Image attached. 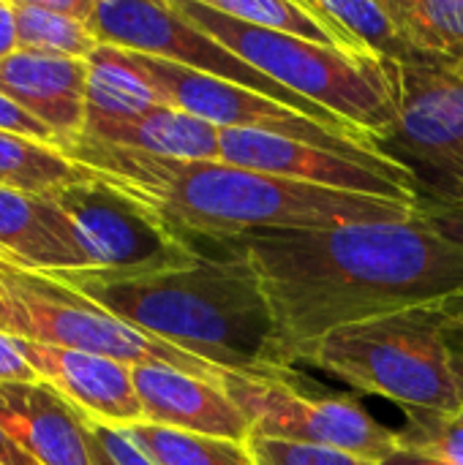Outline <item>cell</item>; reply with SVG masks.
Wrapping results in <instances>:
<instances>
[{"instance_id":"83f0119b","label":"cell","mask_w":463,"mask_h":465,"mask_svg":"<svg viewBox=\"0 0 463 465\" xmlns=\"http://www.w3.org/2000/svg\"><path fill=\"white\" fill-rule=\"evenodd\" d=\"M85 425H87L93 444L98 447V452L106 458L109 465H156L136 447V441L128 436L126 428H112V425L96 422L90 417H85Z\"/></svg>"},{"instance_id":"8992f818","label":"cell","mask_w":463,"mask_h":465,"mask_svg":"<svg viewBox=\"0 0 463 465\" xmlns=\"http://www.w3.org/2000/svg\"><path fill=\"white\" fill-rule=\"evenodd\" d=\"M0 332L30 343L106 357L128 368L169 365L213 384H218L224 371L5 259H0Z\"/></svg>"},{"instance_id":"2e32d148","label":"cell","mask_w":463,"mask_h":465,"mask_svg":"<svg viewBox=\"0 0 463 465\" xmlns=\"http://www.w3.org/2000/svg\"><path fill=\"white\" fill-rule=\"evenodd\" d=\"M0 93L44 123L60 147L82 136L87 120V63L16 49L0 63Z\"/></svg>"},{"instance_id":"ffe728a7","label":"cell","mask_w":463,"mask_h":465,"mask_svg":"<svg viewBox=\"0 0 463 465\" xmlns=\"http://www.w3.org/2000/svg\"><path fill=\"white\" fill-rule=\"evenodd\" d=\"M338 38L344 54L366 63L409 60L385 0H303Z\"/></svg>"},{"instance_id":"836d02e7","label":"cell","mask_w":463,"mask_h":465,"mask_svg":"<svg viewBox=\"0 0 463 465\" xmlns=\"http://www.w3.org/2000/svg\"><path fill=\"white\" fill-rule=\"evenodd\" d=\"M379 465H450V463H439V460H428V458H420V455H412V452H393L388 460H382Z\"/></svg>"},{"instance_id":"1f68e13d","label":"cell","mask_w":463,"mask_h":465,"mask_svg":"<svg viewBox=\"0 0 463 465\" xmlns=\"http://www.w3.org/2000/svg\"><path fill=\"white\" fill-rule=\"evenodd\" d=\"M445 343L453 360H463V297H458L450 308L445 322Z\"/></svg>"},{"instance_id":"52a82bcc","label":"cell","mask_w":463,"mask_h":465,"mask_svg":"<svg viewBox=\"0 0 463 465\" xmlns=\"http://www.w3.org/2000/svg\"><path fill=\"white\" fill-rule=\"evenodd\" d=\"M393 120L374 147L409 172L423 202L463 213V79L428 60H382Z\"/></svg>"},{"instance_id":"30bf717a","label":"cell","mask_w":463,"mask_h":465,"mask_svg":"<svg viewBox=\"0 0 463 465\" xmlns=\"http://www.w3.org/2000/svg\"><path fill=\"white\" fill-rule=\"evenodd\" d=\"M134 65L147 76V82L158 90L166 106H175L180 112H188L218 131H251V134H270V136H284V139H297L306 144L327 147L344 155H352L357 161H366L377 169H390V172H407L396 161L385 158L382 153L360 144L357 139H349L262 93L246 90L240 84L191 71L186 65L161 60V57H147L128 52ZM409 174V172H407Z\"/></svg>"},{"instance_id":"e575fe53","label":"cell","mask_w":463,"mask_h":465,"mask_svg":"<svg viewBox=\"0 0 463 465\" xmlns=\"http://www.w3.org/2000/svg\"><path fill=\"white\" fill-rule=\"evenodd\" d=\"M453 376H456V387H458V398L463 406V360H453Z\"/></svg>"},{"instance_id":"d4e9b609","label":"cell","mask_w":463,"mask_h":465,"mask_svg":"<svg viewBox=\"0 0 463 465\" xmlns=\"http://www.w3.org/2000/svg\"><path fill=\"white\" fill-rule=\"evenodd\" d=\"M216 11L240 19L246 25L270 30V33H281V35H292V38H303L319 46H330V49H341L338 38L300 3H289V0H207ZM349 57V54H347Z\"/></svg>"},{"instance_id":"ba28073f","label":"cell","mask_w":463,"mask_h":465,"mask_svg":"<svg viewBox=\"0 0 463 465\" xmlns=\"http://www.w3.org/2000/svg\"><path fill=\"white\" fill-rule=\"evenodd\" d=\"M46 223L76 262L93 272H142L180 267L199 248L169 232L145 204L98 177L41 196Z\"/></svg>"},{"instance_id":"4316f807","label":"cell","mask_w":463,"mask_h":465,"mask_svg":"<svg viewBox=\"0 0 463 465\" xmlns=\"http://www.w3.org/2000/svg\"><path fill=\"white\" fill-rule=\"evenodd\" d=\"M246 447L254 458V465H379L360 455L330 450V447L292 444V441H276L262 436H251Z\"/></svg>"},{"instance_id":"5bb4252c","label":"cell","mask_w":463,"mask_h":465,"mask_svg":"<svg viewBox=\"0 0 463 465\" xmlns=\"http://www.w3.org/2000/svg\"><path fill=\"white\" fill-rule=\"evenodd\" d=\"M134 387L145 422L186 433L213 436L246 444L251 425L237 403L213 381L183 373L169 365L134 368Z\"/></svg>"},{"instance_id":"6da1fadb","label":"cell","mask_w":463,"mask_h":465,"mask_svg":"<svg viewBox=\"0 0 463 465\" xmlns=\"http://www.w3.org/2000/svg\"><path fill=\"white\" fill-rule=\"evenodd\" d=\"M237 242L273 311L276 362L292 376L300 354L338 327L463 297V213L437 202L407 221Z\"/></svg>"},{"instance_id":"d6986e66","label":"cell","mask_w":463,"mask_h":465,"mask_svg":"<svg viewBox=\"0 0 463 465\" xmlns=\"http://www.w3.org/2000/svg\"><path fill=\"white\" fill-rule=\"evenodd\" d=\"M87 63V123L134 120L166 106L128 52L98 44Z\"/></svg>"},{"instance_id":"d6a6232c","label":"cell","mask_w":463,"mask_h":465,"mask_svg":"<svg viewBox=\"0 0 463 465\" xmlns=\"http://www.w3.org/2000/svg\"><path fill=\"white\" fill-rule=\"evenodd\" d=\"M16 52V16L14 3L0 0V63Z\"/></svg>"},{"instance_id":"d590c367","label":"cell","mask_w":463,"mask_h":465,"mask_svg":"<svg viewBox=\"0 0 463 465\" xmlns=\"http://www.w3.org/2000/svg\"><path fill=\"white\" fill-rule=\"evenodd\" d=\"M90 447H93V458H96V465H109V463H106V458H104V455L98 452V447L93 444V439H90Z\"/></svg>"},{"instance_id":"7a4b0ae2","label":"cell","mask_w":463,"mask_h":465,"mask_svg":"<svg viewBox=\"0 0 463 465\" xmlns=\"http://www.w3.org/2000/svg\"><path fill=\"white\" fill-rule=\"evenodd\" d=\"M93 177L145 204L169 232L226 245L259 232H325L407 221L423 204L306 185L224 161H169L76 136L60 147ZM194 245V242H191Z\"/></svg>"},{"instance_id":"8d00e7d4","label":"cell","mask_w":463,"mask_h":465,"mask_svg":"<svg viewBox=\"0 0 463 465\" xmlns=\"http://www.w3.org/2000/svg\"><path fill=\"white\" fill-rule=\"evenodd\" d=\"M445 68H450L453 74H458V76L463 79V63H456V65H445Z\"/></svg>"},{"instance_id":"603a6c76","label":"cell","mask_w":463,"mask_h":465,"mask_svg":"<svg viewBox=\"0 0 463 465\" xmlns=\"http://www.w3.org/2000/svg\"><path fill=\"white\" fill-rule=\"evenodd\" d=\"M156 465H254L246 444L139 422L126 428Z\"/></svg>"},{"instance_id":"484cf974","label":"cell","mask_w":463,"mask_h":465,"mask_svg":"<svg viewBox=\"0 0 463 465\" xmlns=\"http://www.w3.org/2000/svg\"><path fill=\"white\" fill-rule=\"evenodd\" d=\"M398 450L439 460L463 465V420L461 414L439 411H407L404 428L396 430Z\"/></svg>"},{"instance_id":"4dcf8cb0","label":"cell","mask_w":463,"mask_h":465,"mask_svg":"<svg viewBox=\"0 0 463 465\" xmlns=\"http://www.w3.org/2000/svg\"><path fill=\"white\" fill-rule=\"evenodd\" d=\"M41 8L57 14V16H65V19H74V22H82L87 25L90 16H93V8H96V0H35Z\"/></svg>"},{"instance_id":"ac0fdd59","label":"cell","mask_w":463,"mask_h":465,"mask_svg":"<svg viewBox=\"0 0 463 465\" xmlns=\"http://www.w3.org/2000/svg\"><path fill=\"white\" fill-rule=\"evenodd\" d=\"M0 259L35 275L76 270V262L46 223L41 196L5 185H0Z\"/></svg>"},{"instance_id":"7c38bea8","label":"cell","mask_w":463,"mask_h":465,"mask_svg":"<svg viewBox=\"0 0 463 465\" xmlns=\"http://www.w3.org/2000/svg\"><path fill=\"white\" fill-rule=\"evenodd\" d=\"M221 161L306 185L366 193L415 207L423 204V196L407 172L377 169L352 155L297 139L251 131H221Z\"/></svg>"},{"instance_id":"cb8c5ba5","label":"cell","mask_w":463,"mask_h":465,"mask_svg":"<svg viewBox=\"0 0 463 465\" xmlns=\"http://www.w3.org/2000/svg\"><path fill=\"white\" fill-rule=\"evenodd\" d=\"M14 16H16V49L22 52L87 60L98 49V41L87 25L57 16L41 8L35 0H14Z\"/></svg>"},{"instance_id":"5b68a950","label":"cell","mask_w":463,"mask_h":465,"mask_svg":"<svg viewBox=\"0 0 463 465\" xmlns=\"http://www.w3.org/2000/svg\"><path fill=\"white\" fill-rule=\"evenodd\" d=\"M177 11L248 65L297 93L300 98L333 112L344 123L371 134L393 120L390 90L382 63H366L303 38L270 33L216 11L207 0H175Z\"/></svg>"},{"instance_id":"7402d4cb","label":"cell","mask_w":463,"mask_h":465,"mask_svg":"<svg viewBox=\"0 0 463 465\" xmlns=\"http://www.w3.org/2000/svg\"><path fill=\"white\" fill-rule=\"evenodd\" d=\"M90 177L93 174L60 147L0 131V185L44 196Z\"/></svg>"},{"instance_id":"3957f363","label":"cell","mask_w":463,"mask_h":465,"mask_svg":"<svg viewBox=\"0 0 463 465\" xmlns=\"http://www.w3.org/2000/svg\"><path fill=\"white\" fill-rule=\"evenodd\" d=\"M90 300L136 330L177 346L216 368L287 381L276 362V322L262 281L243 251L226 242L180 267L142 272H52L44 275Z\"/></svg>"},{"instance_id":"8fae6325","label":"cell","mask_w":463,"mask_h":465,"mask_svg":"<svg viewBox=\"0 0 463 465\" xmlns=\"http://www.w3.org/2000/svg\"><path fill=\"white\" fill-rule=\"evenodd\" d=\"M218 387L237 403L251 436L330 447L382 463L398 452L396 430L349 398H306L287 381L221 371Z\"/></svg>"},{"instance_id":"4fadbf2b","label":"cell","mask_w":463,"mask_h":465,"mask_svg":"<svg viewBox=\"0 0 463 465\" xmlns=\"http://www.w3.org/2000/svg\"><path fill=\"white\" fill-rule=\"evenodd\" d=\"M14 341L35 379L60 392L85 417L112 428H131L145 422V411L134 387V368L85 351L30 343L19 338Z\"/></svg>"},{"instance_id":"74e56055","label":"cell","mask_w":463,"mask_h":465,"mask_svg":"<svg viewBox=\"0 0 463 465\" xmlns=\"http://www.w3.org/2000/svg\"><path fill=\"white\" fill-rule=\"evenodd\" d=\"M461 420H463V409H461Z\"/></svg>"},{"instance_id":"f546056e","label":"cell","mask_w":463,"mask_h":465,"mask_svg":"<svg viewBox=\"0 0 463 465\" xmlns=\"http://www.w3.org/2000/svg\"><path fill=\"white\" fill-rule=\"evenodd\" d=\"M38 381L33 368L16 349V341L0 332V384H30Z\"/></svg>"},{"instance_id":"44dd1931","label":"cell","mask_w":463,"mask_h":465,"mask_svg":"<svg viewBox=\"0 0 463 465\" xmlns=\"http://www.w3.org/2000/svg\"><path fill=\"white\" fill-rule=\"evenodd\" d=\"M407 63H463V0H385Z\"/></svg>"},{"instance_id":"9c48e42d","label":"cell","mask_w":463,"mask_h":465,"mask_svg":"<svg viewBox=\"0 0 463 465\" xmlns=\"http://www.w3.org/2000/svg\"><path fill=\"white\" fill-rule=\"evenodd\" d=\"M90 33L96 35L98 44L123 49V52H136L147 57H161L177 65H186L191 71L240 84L246 90L262 93L349 139H357L360 144L374 147L371 134L344 123L333 112L300 98L297 93L281 87L254 65H248L243 57L221 46L213 35L199 30L191 19H186L175 0L172 3H147V0H96L93 16L87 22ZM379 153V150H377Z\"/></svg>"},{"instance_id":"f1b7e54d","label":"cell","mask_w":463,"mask_h":465,"mask_svg":"<svg viewBox=\"0 0 463 465\" xmlns=\"http://www.w3.org/2000/svg\"><path fill=\"white\" fill-rule=\"evenodd\" d=\"M0 131H8V134H16V136H27V139L44 142V144L60 147V139L44 123L30 117L22 106H16L3 93H0Z\"/></svg>"},{"instance_id":"9a60e30c","label":"cell","mask_w":463,"mask_h":465,"mask_svg":"<svg viewBox=\"0 0 463 465\" xmlns=\"http://www.w3.org/2000/svg\"><path fill=\"white\" fill-rule=\"evenodd\" d=\"M0 430L38 465H96L85 414L44 381L0 384Z\"/></svg>"},{"instance_id":"e0dca14e","label":"cell","mask_w":463,"mask_h":465,"mask_svg":"<svg viewBox=\"0 0 463 465\" xmlns=\"http://www.w3.org/2000/svg\"><path fill=\"white\" fill-rule=\"evenodd\" d=\"M82 136L169 161H221V131L175 106H158L134 120L87 123Z\"/></svg>"},{"instance_id":"277c9868","label":"cell","mask_w":463,"mask_h":465,"mask_svg":"<svg viewBox=\"0 0 463 465\" xmlns=\"http://www.w3.org/2000/svg\"><path fill=\"white\" fill-rule=\"evenodd\" d=\"M453 302L338 327L311 343L297 365H311L360 392L388 398L404 411L461 414L453 357L445 343Z\"/></svg>"}]
</instances>
